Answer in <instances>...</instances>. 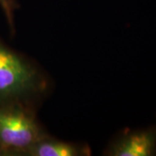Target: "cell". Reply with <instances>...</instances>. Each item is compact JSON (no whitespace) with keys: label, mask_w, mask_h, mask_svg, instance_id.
Wrapping results in <instances>:
<instances>
[{"label":"cell","mask_w":156,"mask_h":156,"mask_svg":"<svg viewBox=\"0 0 156 156\" xmlns=\"http://www.w3.org/2000/svg\"><path fill=\"white\" fill-rule=\"evenodd\" d=\"M47 135L37 118V107L18 102L0 105V155L22 156Z\"/></svg>","instance_id":"2"},{"label":"cell","mask_w":156,"mask_h":156,"mask_svg":"<svg viewBox=\"0 0 156 156\" xmlns=\"http://www.w3.org/2000/svg\"><path fill=\"white\" fill-rule=\"evenodd\" d=\"M0 7L5 16L11 36L16 33L15 28V11L19 8L17 0H0Z\"/></svg>","instance_id":"5"},{"label":"cell","mask_w":156,"mask_h":156,"mask_svg":"<svg viewBox=\"0 0 156 156\" xmlns=\"http://www.w3.org/2000/svg\"><path fill=\"white\" fill-rule=\"evenodd\" d=\"M104 155H156V125L140 129H126L117 134L108 145Z\"/></svg>","instance_id":"3"},{"label":"cell","mask_w":156,"mask_h":156,"mask_svg":"<svg viewBox=\"0 0 156 156\" xmlns=\"http://www.w3.org/2000/svg\"><path fill=\"white\" fill-rule=\"evenodd\" d=\"M90 154L91 150L87 145L62 141L49 134L28 147L23 153L22 156H88Z\"/></svg>","instance_id":"4"},{"label":"cell","mask_w":156,"mask_h":156,"mask_svg":"<svg viewBox=\"0 0 156 156\" xmlns=\"http://www.w3.org/2000/svg\"><path fill=\"white\" fill-rule=\"evenodd\" d=\"M50 88V79L35 62L0 38V105L18 102L37 107Z\"/></svg>","instance_id":"1"}]
</instances>
